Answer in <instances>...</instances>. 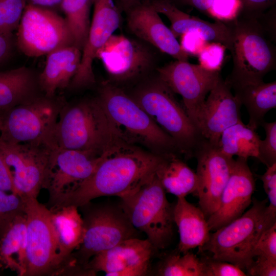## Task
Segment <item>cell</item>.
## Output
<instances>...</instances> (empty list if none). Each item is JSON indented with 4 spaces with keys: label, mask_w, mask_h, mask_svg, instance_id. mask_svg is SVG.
<instances>
[{
    "label": "cell",
    "mask_w": 276,
    "mask_h": 276,
    "mask_svg": "<svg viewBox=\"0 0 276 276\" xmlns=\"http://www.w3.org/2000/svg\"><path fill=\"white\" fill-rule=\"evenodd\" d=\"M16 30V46L28 57L74 45L64 18L52 10L26 5Z\"/></svg>",
    "instance_id": "10"
},
{
    "label": "cell",
    "mask_w": 276,
    "mask_h": 276,
    "mask_svg": "<svg viewBox=\"0 0 276 276\" xmlns=\"http://www.w3.org/2000/svg\"><path fill=\"white\" fill-rule=\"evenodd\" d=\"M126 10L127 26L133 34L175 60L189 61V55L149 0H141Z\"/></svg>",
    "instance_id": "21"
},
{
    "label": "cell",
    "mask_w": 276,
    "mask_h": 276,
    "mask_svg": "<svg viewBox=\"0 0 276 276\" xmlns=\"http://www.w3.org/2000/svg\"><path fill=\"white\" fill-rule=\"evenodd\" d=\"M25 198L27 225L25 276L56 275L59 262L50 210L36 198Z\"/></svg>",
    "instance_id": "11"
},
{
    "label": "cell",
    "mask_w": 276,
    "mask_h": 276,
    "mask_svg": "<svg viewBox=\"0 0 276 276\" xmlns=\"http://www.w3.org/2000/svg\"><path fill=\"white\" fill-rule=\"evenodd\" d=\"M25 198L0 190V238L19 215L25 214Z\"/></svg>",
    "instance_id": "33"
},
{
    "label": "cell",
    "mask_w": 276,
    "mask_h": 276,
    "mask_svg": "<svg viewBox=\"0 0 276 276\" xmlns=\"http://www.w3.org/2000/svg\"><path fill=\"white\" fill-rule=\"evenodd\" d=\"M203 267V276H246V273L239 267L210 257L200 258Z\"/></svg>",
    "instance_id": "37"
},
{
    "label": "cell",
    "mask_w": 276,
    "mask_h": 276,
    "mask_svg": "<svg viewBox=\"0 0 276 276\" xmlns=\"http://www.w3.org/2000/svg\"><path fill=\"white\" fill-rule=\"evenodd\" d=\"M241 104L221 76L196 115L195 125L202 137L217 145L222 133L240 121Z\"/></svg>",
    "instance_id": "18"
},
{
    "label": "cell",
    "mask_w": 276,
    "mask_h": 276,
    "mask_svg": "<svg viewBox=\"0 0 276 276\" xmlns=\"http://www.w3.org/2000/svg\"><path fill=\"white\" fill-rule=\"evenodd\" d=\"M94 12L79 69L68 88L80 89L95 83L93 64L98 51L119 28L120 14L114 0H93Z\"/></svg>",
    "instance_id": "16"
},
{
    "label": "cell",
    "mask_w": 276,
    "mask_h": 276,
    "mask_svg": "<svg viewBox=\"0 0 276 276\" xmlns=\"http://www.w3.org/2000/svg\"><path fill=\"white\" fill-rule=\"evenodd\" d=\"M263 256L276 259V223L265 230L254 249V257Z\"/></svg>",
    "instance_id": "40"
},
{
    "label": "cell",
    "mask_w": 276,
    "mask_h": 276,
    "mask_svg": "<svg viewBox=\"0 0 276 276\" xmlns=\"http://www.w3.org/2000/svg\"><path fill=\"white\" fill-rule=\"evenodd\" d=\"M261 140L256 130L240 121L222 133L217 145L229 157L237 156L246 159L253 157L258 159Z\"/></svg>",
    "instance_id": "30"
},
{
    "label": "cell",
    "mask_w": 276,
    "mask_h": 276,
    "mask_svg": "<svg viewBox=\"0 0 276 276\" xmlns=\"http://www.w3.org/2000/svg\"><path fill=\"white\" fill-rule=\"evenodd\" d=\"M120 141H123L96 97L73 104L66 102L48 143L51 148L81 151L100 156Z\"/></svg>",
    "instance_id": "2"
},
{
    "label": "cell",
    "mask_w": 276,
    "mask_h": 276,
    "mask_svg": "<svg viewBox=\"0 0 276 276\" xmlns=\"http://www.w3.org/2000/svg\"><path fill=\"white\" fill-rule=\"evenodd\" d=\"M240 9L237 16L258 18L275 7L276 0H240Z\"/></svg>",
    "instance_id": "39"
},
{
    "label": "cell",
    "mask_w": 276,
    "mask_h": 276,
    "mask_svg": "<svg viewBox=\"0 0 276 276\" xmlns=\"http://www.w3.org/2000/svg\"><path fill=\"white\" fill-rule=\"evenodd\" d=\"M180 39L181 47L188 55L197 56L209 42L195 33H185L180 36Z\"/></svg>",
    "instance_id": "43"
},
{
    "label": "cell",
    "mask_w": 276,
    "mask_h": 276,
    "mask_svg": "<svg viewBox=\"0 0 276 276\" xmlns=\"http://www.w3.org/2000/svg\"><path fill=\"white\" fill-rule=\"evenodd\" d=\"M126 10L141 0H118Z\"/></svg>",
    "instance_id": "48"
},
{
    "label": "cell",
    "mask_w": 276,
    "mask_h": 276,
    "mask_svg": "<svg viewBox=\"0 0 276 276\" xmlns=\"http://www.w3.org/2000/svg\"><path fill=\"white\" fill-rule=\"evenodd\" d=\"M265 132V137L261 140L259 147L258 159L268 167L276 163V122L261 124Z\"/></svg>",
    "instance_id": "35"
},
{
    "label": "cell",
    "mask_w": 276,
    "mask_h": 276,
    "mask_svg": "<svg viewBox=\"0 0 276 276\" xmlns=\"http://www.w3.org/2000/svg\"><path fill=\"white\" fill-rule=\"evenodd\" d=\"M261 179L269 202L267 208L270 213L276 215V163L267 167L261 176Z\"/></svg>",
    "instance_id": "41"
},
{
    "label": "cell",
    "mask_w": 276,
    "mask_h": 276,
    "mask_svg": "<svg viewBox=\"0 0 276 276\" xmlns=\"http://www.w3.org/2000/svg\"><path fill=\"white\" fill-rule=\"evenodd\" d=\"M240 7V0H213L210 16L218 20L230 21L238 16Z\"/></svg>",
    "instance_id": "38"
},
{
    "label": "cell",
    "mask_w": 276,
    "mask_h": 276,
    "mask_svg": "<svg viewBox=\"0 0 276 276\" xmlns=\"http://www.w3.org/2000/svg\"><path fill=\"white\" fill-rule=\"evenodd\" d=\"M97 98L123 141L142 145L163 156L181 154L172 138L123 90L104 82Z\"/></svg>",
    "instance_id": "4"
},
{
    "label": "cell",
    "mask_w": 276,
    "mask_h": 276,
    "mask_svg": "<svg viewBox=\"0 0 276 276\" xmlns=\"http://www.w3.org/2000/svg\"><path fill=\"white\" fill-rule=\"evenodd\" d=\"M157 71L159 78L174 94L182 97L183 107L195 125L198 111L221 76L220 72L208 70L200 64L177 60L158 68Z\"/></svg>",
    "instance_id": "13"
},
{
    "label": "cell",
    "mask_w": 276,
    "mask_h": 276,
    "mask_svg": "<svg viewBox=\"0 0 276 276\" xmlns=\"http://www.w3.org/2000/svg\"><path fill=\"white\" fill-rule=\"evenodd\" d=\"M27 244L25 214L18 216L0 238V268L25 276Z\"/></svg>",
    "instance_id": "28"
},
{
    "label": "cell",
    "mask_w": 276,
    "mask_h": 276,
    "mask_svg": "<svg viewBox=\"0 0 276 276\" xmlns=\"http://www.w3.org/2000/svg\"><path fill=\"white\" fill-rule=\"evenodd\" d=\"M159 13L169 20L170 30L176 38L187 33H195L208 42L220 43L226 49L232 48V34L226 21L210 22L190 15L169 0H149Z\"/></svg>",
    "instance_id": "22"
},
{
    "label": "cell",
    "mask_w": 276,
    "mask_h": 276,
    "mask_svg": "<svg viewBox=\"0 0 276 276\" xmlns=\"http://www.w3.org/2000/svg\"><path fill=\"white\" fill-rule=\"evenodd\" d=\"M255 189V181L247 159L237 157L234 159L218 207L207 218L210 231L214 232L240 217L250 205Z\"/></svg>",
    "instance_id": "20"
},
{
    "label": "cell",
    "mask_w": 276,
    "mask_h": 276,
    "mask_svg": "<svg viewBox=\"0 0 276 276\" xmlns=\"http://www.w3.org/2000/svg\"><path fill=\"white\" fill-rule=\"evenodd\" d=\"M246 272L247 275L275 276L276 259L263 256H257L255 257Z\"/></svg>",
    "instance_id": "42"
},
{
    "label": "cell",
    "mask_w": 276,
    "mask_h": 276,
    "mask_svg": "<svg viewBox=\"0 0 276 276\" xmlns=\"http://www.w3.org/2000/svg\"><path fill=\"white\" fill-rule=\"evenodd\" d=\"M120 198V206L131 224L146 234L154 250L166 248L173 235L174 205L168 200L156 172Z\"/></svg>",
    "instance_id": "7"
},
{
    "label": "cell",
    "mask_w": 276,
    "mask_h": 276,
    "mask_svg": "<svg viewBox=\"0 0 276 276\" xmlns=\"http://www.w3.org/2000/svg\"><path fill=\"white\" fill-rule=\"evenodd\" d=\"M65 103L62 97L42 94L28 102L0 110V138L11 143L48 144Z\"/></svg>",
    "instance_id": "9"
},
{
    "label": "cell",
    "mask_w": 276,
    "mask_h": 276,
    "mask_svg": "<svg viewBox=\"0 0 276 276\" xmlns=\"http://www.w3.org/2000/svg\"><path fill=\"white\" fill-rule=\"evenodd\" d=\"M156 275L160 276H203V267L200 258L189 251L180 255L172 254L159 264Z\"/></svg>",
    "instance_id": "32"
},
{
    "label": "cell",
    "mask_w": 276,
    "mask_h": 276,
    "mask_svg": "<svg viewBox=\"0 0 276 276\" xmlns=\"http://www.w3.org/2000/svg\"><path fill=\"white\" fill-rule=\"evenodd\" d=\"M50 150L46 143H11L0 138V151L11 171L16 194L37 198L43 188Z\"/></svg>",
    "instance_id": "12"
},
{
    "label": "cell",
    "mask_w": 276,
    "mask_h": 276,
    "mask_svg": "<svg viewBox=\"0 0 276 276\" xmlns=\"http://www.w3.org/2000/svg\"><path fill=\"white\" fill-rule=\"evenodd\" d=\"M26 0H0V33L12 38L26 6Z\"/></svg>",
    "instance_id": "34"
},
{
    "label": "cell",
    "mask_w": 276,
    "mask_h": 276,
    "mask_svg": "<svg viewBox=\"0 0 276 276\" xmlns=\"http://www.w3.org/2000/svg\"><path fill=\"white\" fill-rule=\"evenodd\" d=\"M163 156L120 142L111 146L93 174L49 204L50 210L66 205L80 208L102 196L121 198L154 173Z\"/></svg>",
    "instance_id": "1"
},
{
    "label": "cell",
    "mask_w": 276,
    "mask_h": 276,
    "mask_svg": "<svg viewBox=\"0 0 276 276\" xmlns=\"http://www.w3.org/2000/svg\"><path fill=\"white\" fill-rule=\"evenodd\" d=\"M0 190L16 194L11 171L0 151Z\"/></svg>",
    "instance_id": "44"
},
{
    "label": "cell",
    "mask_w": 276,
    "mask_h": 276,
    "mask_svg": "<svg viewBox=\"0 0 276 276\" xmlns=\"http://www.w3.org/2000/svg\"><path fill=\"white\" fill-rule=\"evenodd\" d=\"M154 250L147 239L131 238L94 256L86 269L89 275L99 271L108 276L145 275Z\"/></svg>",
    "instance_id": "17"
},
{
    "label": "cell",
    "mask_w": 276,
    "mask_h": 276,
    "mask_svg": "<svg viewBox=\"0 0 276 276\" xmlns=\"http://www.w3.org/2000/svg\"><path fill=\"white\" fill-rule=\"evenodd\" d=\"M97 58L116 82L128 81L141 75L153 62L152 54L144 45L123 35H112L98 51Z\"/></svg>",
    "instance_id": "19"
},
{
    "label": "cell",
    "mask_w": 276,
    "mask_h": 276,
    "mask_svg": "<svg viewBox=\"0 0 276 276\" xmlns=\"http://www.w3.org/2000/svg\"><path fill=\"white\" fill-rule=\"evenodd\" d=\"M234 95L248 114L247 124L254 130L261 126L266 114L276 107V81H264L233 89Z\"/></svg>",
    "instance_id": "27"
},
{
    "label": "cell",
    "mask_w": 276,
    "mask_h": 276,
    "mask_svg": "<svg viewBox=\"0 0 276 276\" xmlns=\"http://www.w3.org/2000/svg\"><path fill=\"white\" fill-rule=\"evenodd\" d=\"M93 0H62L60 10L72 34L74 45L82 51L90 27Z\"/></svg>",
    "instance_id": "31"
},
{
    "label": "cell",
    "mask_w": 276,
    "mask_h": 276,
    "mask_svg": "<svg viewBox=\"0 0 276 276\" xmlns=\"http://www.w3.org/2000/svg\"><path fill=\"white\" fill-rule=\"evenodd\" d=\"M46 55L44 68L38 74V83L43 95L53 97L58 90L68 88L79 69L82 51L75 45H69Z\"/></svg>",
    "instance_id": "23"
},
{
    "label": "cell",
    "mask_w": 276,
    "mask_h": 276,
    "mask_svg": "<svg viewBox=\"0 0 276 276\" xmlns=\"http://www.w3.org/2000/svg\"><path fill=\"white\" fill-rule=\"evenodd\" d=\"M267 200L252 201L240 217L211 233L199 251H208L215 259L233 264L247 271L255 258L257 242L267 228L276 223V215L268 211Z\"/></svg>",
    "instance_id": "5"
},
{
    "label": "cell",
    "mask_w": 276,
    "mask_h": 276,
    "mask_svg": "<svg viewBox=\"0 0 276 276\" xmlns=\"http://www.w3.org/2000/svg\"><path fill=\"white\" fill-rule=\"evenodd\" d=\"M226 49L220 43L209 42L197 56L199 64L208 70L220 72Z\"/></svg>",
    "instance_id": "36"
},
{
    "label": "cell",
    "mask_w": 276,
    "mask_h": 276,
    "mask_svg": "<svg viewBox=\"0 0 276 276\" xmlns=\"http://www.w3.org/2000/svg\"><path fill=\"white\" fill-rule=\"evenodd\" d=\"M50 212L58 246L59 268L57 275H60L72 254L82 241L84 223L78 208L74 205L64 206Z\"/></svg>",
    "instance_id": "25"
},
{
    "label": "cell",
    "mask_w": 276,
    "mask_h": 276,
    "mask_svg": "<svg viewBox=\"0 0 276 276\" xmlns=\"http://www.w3.org/2000/svg\"><path fill=\"white\" fill-rule=\"evenodd\" d=\"M156 174L166 193L177 198L195 193L197 181L196 172L176 154L164 156Z\"/></svg>",
    "instance_id": "29"
},
{
    "label": "cell",
    "mask_w": 276,
    "mask_h": 276,
    "mask_svg": "<svg viewBox=\"0 0 276 276\" xmlns=\"http://www.w3.org/2000/svg\"><path fill=\"white\" fill-rule=\"evenodd\" d=\"M194 156L197 160V188L194 195L206 219L217 209L222 192L230 176L233 157L223 153L217 145L203 139Z\"/></svg>",
    "instance_id": "14"
},
{
    "label": "cell",
    "mask_w": 276,
    "mask_h": 276,
    "mask_svg": "<svg viewBox=\"0 0 276 276\" xmlns=\"http://www.w3.org/2000/svg\"><path fill=\"white\" fill-rule=\"evenodd\" d=\"M232 34L233 68L225 80L231 89L263 81L276 67V35L257 18L226 21Z\"/></svg>",
    "instance_id": "3"
},
{
    "label": "cell",
    "mask_w": 276,
    "mask_h": 276,
    "mask_svg": "<svg viewBox=\"0 0 276 276\" xmlns=\"http://www.w3.org/2000/svg\"><path fill=\"white\" fill-rule=\"evenodd\" d=\"M80 208L84 209V235L81 243L65 266L66 275H89L86 267L94 256L126 239L136 237L137 231L120 205L89 206L86 204Z\"/></svg>",
    "instance_id": "6"
},
{
    "label": "cell",
    "mask_w": 276,
    "mask_h": 276,
    "mask_svg": "<svg viewBox=\"0 0 276 276\" xmlns=\"http://www.w3.org/2000/svg\"><path fill=\"white\" fill-rule=\"evenodd\" d=\"M131 97L172 138L181 154L187 158L194 156L204 139L174 93L158 76L141 86Z\"/></svg>",
    "instance_id": "8"
},
{
    "label": "cell",
    "mask_w": 276,
    "mask_h": 276,
    "mask_svg": "<svg viewBox=\"0 0 276 276\" xmlns=\"http://www.w3.org/2000/svg\"><path fill=\"white\" fill-rule=\"evenodd\" d=\"M12 48V38L5 36L0 33V65L10 57Z\"/></svg>",
    "instance_id": "46"
},
{
    "label": "cell",
    "mask_w": 276,
    "mask_h": 276,
    "mask_svg": "<svg viewBox=\"0 0 276 276\" xmlns=\"http://www.w3.org/2000/svg\"><path fill=\"white\" fill-rule=\"evenodd\" d=\"M175 5H181L193 7L210 16L213 0H169Z\"/></svg>",
    "instance_id": "45"
},
{
    "label": "cell",
    "mask_w": 276,
    "mask_h": 276,
    "mask_svg": "<svg viewBox=\"0 0 276 276\" xmlns=\"http://www.w3.org/2000/svg\"><path fill=\"white\" fill-rule=\"evenodd\" d=\"M107 150L97 156L84 151L51 148L43 185L49 194V204L87 179Z\"/></svg>",
    "instance_id": "15"
},
{
    "label": "cell",
    "mask_w": 276,
    "mask_h": 276,
    "mask_svg": "<svg viewBox=\"0 0 276 276\" xmlns=\"http://www.w3.org/2000/svg\"><path fill=\"white\" fill-rule=\"evenodd\" d=\"M173 216L179 235V252L184 254L197 247L200 249L208 241L211 231L199 207L188 201L186 197H178L174 205Z\"/></svg>",
    "instance_id": "24"
},
{
    "label": "cell",
    "mask_w": 276,
    "mask_h": 276,
    "mask_svg": "<svg viewBox=\"0 0 276 276\" xmlns=\"http://www.w3.org/2000/svg\"><path fill=\"white\" fill-rule=\"evenodd\" d=\"M62 0H26L27 5L48 9L56 11L60 10V5Z\"/></svg>",
    "instance_id": "47"
},
{
    "label": "cell",
    "mask_w": 276,
    "mask_h": 276,
    "mask_svg": "<svg viewBox=\"0 0 276 276\" xmlns=\"http://www.w3.org/2000/svg\"><path fill=\"white\" fill-rule=\"evenodd\" d=\"M42 95L38 74L23 66L0 72V110L28 102Z\"/></svg>",
    "instance_id": "26"
}]
</instances>
